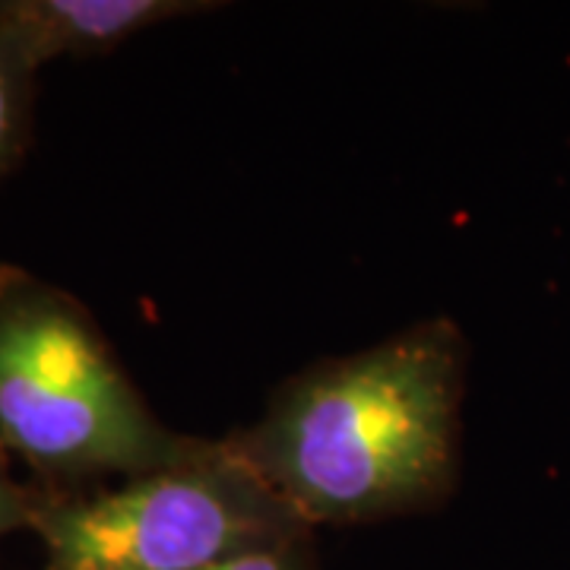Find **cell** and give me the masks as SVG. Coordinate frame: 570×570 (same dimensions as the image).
Returning <instances> with one entry per match:
<instances>
[{
	"mask_svg": "<svg viewBox=\"0 0 570 570\" xmlns=\"http://www.w3.org/2000/svg\"><path fill=\"white\" fill-rule=\"evenodd\" d=\"M29 532L45 551L41 570H206L311 539V527L232 438H200L178 463L115 489H36Z\"/></svg>",
	"mask_w": 570,
	"mask_h": 570,
	"instance_id": "3",
	"label": "cell"
},
{
	"mask_svg": "<svg viewBox=\"0 0 570 570\" xmlns=\"http://www.w3.org/2000/svg\"><path fill=\"white\" fill-rule=\"evenodd\" d=\"M36 77L0 36V178H7L29 146Z\"/></svg>",
	"mask_w": 570,
	"mask_h": 570,
	"instance_id": "5",
	"label": "cell"
},
{
	"mask_svg": "<svg viewBox=\"0 0 570 570\" xmlns=\"http://www.w3.org/2000/svg\"><path fill=\"white\" fill-rule=\"evenodd\" d=\"M32 504H36V489L20 485L3 460V448H0V542L13 532L29 530V517H32Z\"/></svg>",
	"mask_w": 570,
	"mask_h": 570,
	"instance_id": "7",
	"label": "cell"
},
{
	"mask_svg": "<svg viewBox=\"0 0 570 570\" xmlns=\"http://www.w3.org/2000/svg\"><path fill=\"white\" fill-rule=\"evenodd\" d=\"M197 444L149 409L70 292L0 264V448L32 469L36 489L134 479Z\"/></svg>",
	"mask_w": 570,
	"mask_h": 570,
	"instance_id": "2",
	"label": "cell"
},
{
	"mask_svg": "<svg viewBox=\"0 0 570 570\" xmlns=\"http://www.w3.org/2000/svg\"><path fill=\"white\" fill-rule=\"evenodd\" d=\"M206 570H317V564L311 558V539H305V542H292V546H279V549L238 554V558L219 561Z\"/></svg>",
	"mask_w": 570,
	"mask_h": 570,
	"instance_id": "6",
	"label": "cell"
},
{
	"mask_svg": "<svg viewBox=\"0 0 570 570\" xmlns=\"http://www.w3.org/2000/svg\"><path fill=\"white\" fill-rule=\"evenodd\" d=\"M466 340L448 317L285 381L232 438L307 527L434 508L460 475Z\"/></svg>",
	"mask_w": 570,
	"mask_h": 570,
	"instance_id": "1",
	"label": "cell"
},
{
	"mask_svg": "<svg viewBox=\"0 0 570 570\" xmlns=\"http://www.w3.org/2000/svg\"><path fill=\"white\" fill-rule=\"evenodd\" d=\"M204 0H0V36L32 73L61 58H99L163 22L219 10Z\"/></svg>",
	"mask_w": 570,
	"mask_h": 570,
	"instance_id": "4",
	"label": "cell"
}]
</instances>
